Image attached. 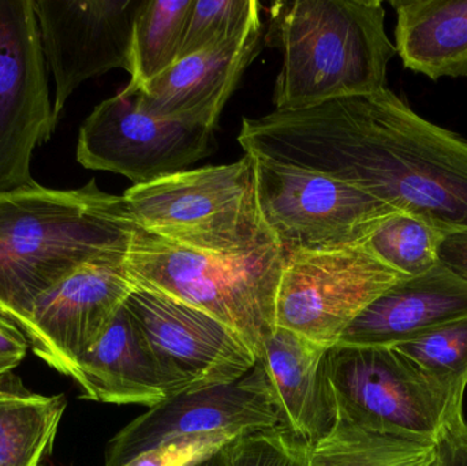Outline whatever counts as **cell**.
I'll return each instance as SVG.
<instances>
[{
    "mask_svg": "<svg viewBox=\"0 0 467 466\" xmlns=\"http://www.w3.org/2000/svg\"><path fill=\"white\" fill-rule=\"evenodd\" d=\"M55 129L35 0H0V193L36 182L33 152Z\"/></svg>",
    "mask_w": 467,
    "mask_h": 466,
    "instance_id": "11",
    "label": "cell"
},
{
    "mask_svg": "<svg viewBox=\"0 0 467 466\" xmlns=\"http://www.w3.org/2000/svg\"><path fill=\"white\" fill-rule=\"evenodd\" d=\"M30 344L24 331L0 315V377L13 372L26 357Z\"/></svg>",
    "mask_w": 467,
    "mask_h": 466,
    "instance_id": "28",
    "label": "cell"
},
{
    "mask_svg": "<svg viewBox=\"0 0 467 466\" xmlns=\"http://www.w3.org/2000/svg\"><path fill=\"white\" fill-rule=\"evenodd\" d=\"M285 260L279 246L246 256H215L139 229L125 263L137 285L229 326L258 358L275 328V301Z\"/></svg>",
    "mask_w": 467,
    "mask_h": 466,
    "instance_id": "5",
    "label": "cell"
},
{
    "mask_svg": "<svg viewBox=\"0 0 467 466\" xmlns=\"http://www.w3.org/2000/svg\"><path fill=\"white\" fill-rule=\"evenodd\" d=\"M125 262L81 265L36 301L24 333L55 371L70 378L136 289Z\"/></svg>",
    "mask_w": 467,
    "mask_h": 466,
    "instance_id": "14",
    "label": "cell"
},
{
    "mask_svg": "<svg viewBox=\"0 0 467 466\" xmlns=\"http://www.w3.org/2000/svg\"><path fill=\"white\" fill-rule=\"evenodd\" d=\"M436 465V443L370 431L339 416L332 431L307 453V466Z\"/></svg>",
    "mask_w": 467,
    "mask_h": 466,
    "instance_id": "21",
    "label": "cell"
},
{
    "mask_svg": "<svg viewBox=\"0 0 467 466\" xmlns=\"http://www.w3.org/2000/svg\"><path fill=\"white\" fill-rule=\"evenodd\" d=\"M197 466H226V457H224V449L221 451V453L213 456V459L208 460V461L202 462V464Z\"/></svg>",
    "mask_w": 467,
    "mask_h": 466,
    "instance_id": "30",
    "label": "cell"
},
{
    "mask_svg": "<svg viewBox=\"0 0 467 466\" xmlns=\"http://www.w3.org/2000/svg\"><path fill=\"white\" fill-rule=\"evenodd\" d=\"M282 427L263 364L229 385L183 393L150 408L109 442L104 466H125L161 443L208 432L266 431Z\"/></svg>",
    "mask_w": 467,
    "mask_h": 466,
    "instance_id": "12",
    "label": "cell"
},
{
    "mask_svg": "<svg viewBox=\"0 0 467 466\" xmlns=\"http://www.w3.org/2000/svg\"><path fill=\"white\" fill-rule=\"evenodd\" d=\"M239 437L242 435L234 432H208L177 438L139 454L125 466H197L221 453Z\"/></svg>",
    "mask_w": 467,
    "mask_h": 466,
    "instance_id": "27",
    "label": "cell"
},
{
    "mask_svg": "<svg viewBox=\"0 0 467 466\" xmlns=\"http://www.w3.org/2000/svg\"><path fill=\"white\" fill-rule=\"evenodd\" d=\"M253 158L261 215L285 254L365 245L387 219L400 212L321 172Z\"/></svg>",
    "mask_w": 467,
    "mask_h": 466,
    "instance_id": "7",
    "label": "cell"
},
{
    "mask_svg": "<svg viewBox=\"0 0 467 466\" xmlns=\"http://www.w3.org/2000/svg\"><path fill=\"white\" fill-rule=\"evenodd\" d=\"M408 276L365 243L354 248L285 254L275 301V327L326 349L389 287Z\"/></svg>",
    "mask_w": 467,
    "mask_h": 466,
    "instance_id": "8",
    "label": "cell"
},
{
    "mask_svg": "<svg viewBox=\"0 0 467 466\" xmlns=\"http://www.w3.org/2000/svg\"><path fill=\"white\" fill-rule=\"evenodd\" d=\"M70 378L82 399L89 401L150 409L171 399L166 379L125 304Z\"/></svg>",
    "mask_w": 467,
    "mask_h": 466,
    "instance_id": "18",
    "label": "cell"
},
{
    "mask_svg": "<svg viewBox=\"0 0 467 466\" xmlns=\"http://www.w3.org/2000/svg\"><path fill=\"white\" fill-rule=\"evenodd\" d=\"M439 260L467 279V232L446 234L439 252Z\"/></svg>",
    "mask_w": 467,
    "mask_h": 466,
    "instance_id": "29",
    "label": "cell"
},
{
    "mask_svg": "<svg viewBox=\"0 0 467 466\" xmlns=\"http://www.w3.org/2000/svg\"><path fill=\"white\" fill-rule=\"evenodd\" d=\"M244 152L321 172L441 232H467V140L392 90L244 118Z\"/></svg>",
    "mask_w": 467,
    "mask_h": 466,
    "instance_id": "1",
    "label": "cell"
},
{
    "mask_svg": "<svg viewBox=\"0 0 467 466\" xmlns=\"http://www.w3.org/2000/svg\"><path fill=\"white\" fill-rule=\"evenodd\" d=\"M142 0H35L41 46L55 78L54 120L88 79L130 67L134 19Z\"/></svg>",
    "mask_w": 467,
    "mask_h": 466,
    "instance_id": "13",
    "label": "cell"
},
{
    "mask_svg": "<svg viewBox=\"0 0 467 466\" xmlns=\"http://www.w3.org/2000/svg\"><path fill=\"white\" fill-rule=\"evenodd\" d=\"M309 445L285 427L249 432L224 448L226 466H307Z\"/></svg>",
    "mask_w": 467,
    "mask_h": 466,
    "instance_id": "26",
    "label": "cell"
},
{
    "mask_svg": "<svg viewBox=\"0 0 467 466\" xmlns=\"http://www.w3.org/2000/svg\"><path fill=\"white\" fill-rule=\"evenodd\" d=\"M194 0H142L131 37L129 85H145L180 60Z\"/></svg>",
    "mask_w": 467,
    "mask_h": 466,
    "instance_id": "22",
    "label": "cell"
},
{
    "mask_svg": "<svg viewBox=\"0 0 467 466\" xmlns=\"http://www.w3.org/2000/svg\"><path fill=\"white\" fill-rule=\"evenodd\" d=\"M328 378L337 416L370 431L436 443L463 415L465 388L435 379L394 347L337 345Z\"/></svg>",
    "mask_w": 467,
    "mask_h": 466,
    "instance_id": "6",
    "label": "cell"
},
{
    "mask_svg": "<svg viewBox=\"0 0 467 466\" xmlns=\"http://www.w3.org/2000/svg\"><path fill=\"white\" fill-rule=\"evenodd\" d=\"M261 33L258 25L241 37L182 57L144 88L133 87L140 103L156 117L216 129L239 79L260 52Z\"/></svg>",
    "mask_w": 467,
    "mask_h": 466,
    "instance_id": "15",
    "label": "cell"
},
{
    "mask_svg": "<svg viewBox=\"0 0 467 466\" xmlns=\"http://www.w3.org/2000/svg\"><path fill=\"white\" fill-rule=\"evenodd\" d=\"M435 379L467 388V317L394 347Z\"/></svg>",
    "mask_w": 467,
    "mask_h": 466,
    "instance_id": "25",
    "label": "cell"
},
{
    "mask_svg": "<svg viewBox=\"0 0 467 466\" xmlns=\"http://www.w3.org/2000/svg\"><path fill=\"white\" fill-rule=\"evenodd\" d=\"M405 67L438 81L467 78V0H392Z\"/></svg>",
    "mask_w": 467,
    "mask_h": 466,
    "instance_id": "19",
    "label": "cell"
},
{
    "mask_svg": "<svg viewBox=\"0 0 467 466\" xmlns=\"http://www.w3.org/2000/svg\"><path fill=\"white\" fill-rule=\"evenodd\" d=\"M67 399L30 391L14 372L0 377V466H43Z\"/></svg>",
    "mask_w": 467,
    "mask_h": 466,
    "instance_id": "20",
    "label": "cell"
},
{
    "mask_svg": "<svg viewBox=\"0 0 467 466\" xmlns=\"http://www.w3.org/2000/svg\"><path fill=\"white\" fill-rule=\"evenodd\" d=\"M139 227L122 196L96 180L78 189L38 185L0 193V315L26 327L44 293L81 265L125 260Z\"/></svg>",
    "mask_w": 467,
    "mask_h": 466,
    "instance_id": "2",
    "label": "cell"
},
{
    "mask_svg": "<svg viewBox=\"0 0 467 466\" xmlns=\"http://www.w3.org/2000/svg\"><path fill=\"white\" fill-rule=\"evenodd\" d=\"M444 237L446 233L432 224L398 212L381 224L367 245L398 273L416 276L432 270L441 262L439 252Z\"/></svg>",
    "mask_w": 467,
    "mask_h": 466,
    "instance_id": "23",
    "label": "cell"
},
{
    "mask_svg": "<svg viewBox=\"0 0 467 466\" xmlns=\"http://www.w3.org/2000/svg\"><path fill=\"white\" fill-rule=\"evenodd\" d=\"M328 350L275 327L257 358L265 369L282 427L309 446L327 437L337 424Z\"/></svg>",
    "mask_w": 467,
    "mask_h": 466,
    "instance_id": "17",
    "label": "cell"
},
{
    "mask_svg": "<svg viewBox=\"0 0 467 466\" xmlns=\"http://www.w3.org/2000/svg\"><path fill=\"white\" fill-rule=\"evenodd\" d=\"M215 147V129L150 114L128 84L96 106L82 123L77 161L85 169L115 172L142 185L185 171Z\"/></svg>",
    "mask_w": 467,
    "mask_h": 466,
    "instance_id": "9",
    "label": "cell"
},
{
    "mask_svg": "<svg viewBox=\"0 0 467 466\" xmlns=\"http://www.w3.org/2000/svg\"><path fill=\"white\" fill-rule=\"evenodd\" d=\"M467 317V279L439 262L408 276L373 301L337 345L394 347Z\"/></svg>",
    "mask_w": 467,
    "mask_h": 466,
    "instance_id": "16",
    "label": "cell"
},
{
    "mask_svg": "<svg viewBox=\"0 0 467 466\" xmlns=\"http://www.w3.org/2000/svg\"><path fill=\"white\" fill-rule=\"evenodd\" d=\"M122 197L140 230L193 251L235 257L277 246L261 215L250 153L131 186Z\"/></svg>",
    "mask_w": 467,
    "mask_h": 466,
    "instance_id": "4",
    "label": "cell"
},
{
    "mask_svg": "<svg viewBox=\"0 0 467 466\" xmlns=\"http://www.w3.org/2000/svg\"><path fill=\"white\" fill-rule=\"evenodd\" d=\"M257 0H194L180 59L221 46L261 25Z\"/></svg>",
    "mask_w": 467,
    "mask_h": 466,
    "instance_id": "24",
    "label": "cell"
},
{
    "mask_svg": "<svg viewBox=\"0 0 467 466\" xmlns=\"http://www.w3.org/2000/svg\"><path fill=\"white\" fill-rule=\"evenodd\" d=\"M275 46L283 55L275 111L307 109L384 89L397 54L379 0H296L271 5Z\"/></svg>",
    "mask_w": 467,
    "mask_h": 466,
    "instance_id": "3",
    "label": "cell"
},
{
    "mask_svg": "<svg viewBox=\"0 0 467 466\" xmlns=\"http://www.w3.org/2000/svg\"><path fill=\"white\" fill-rule=\"evenodd\" d=\"M170 396L229 385L257 364L252 347L224 323L170 295L137 285L125 301Z\"/></svg>",
    "mask_w": 467,
    "mask_h": 466,
    "instance_id": "10",
    "label": "cell"
}]
</instances>
